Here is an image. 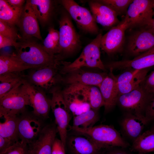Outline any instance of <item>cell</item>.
<instances>
[{
  "label": "cell",
  "mask_w": 154,
  "mask_h": 154,
  "mask_svg": "<svg viewBox=\"0 0 154 154\" xmlns=\"http://www.w3.org/2000/svg\"><path fill=\"white\" fill-rule=\"evenodd\" d=\"M148 70V68L129 70L116 77L119 95L129 92L140 85L147 76Z\"/></svg>",
  "instance_id": "obj_22"
},
{
  "label": "cell",
  "mask_w": 154,
  "mask_h": 154,
  "mask_svg": "<svg viewBox=\"0 0 154 154\" xmlns=\"http://www.w3.org/2000/svg\"><path fill=\"white\" fill-rule=\"evenodd\" d=\"M12 7L17 8H23L25 3L24 0H5Z\"/></svg>",
  "instance_id": "obj_43"
},
{
  "label": "cell",
  "mask_w": 154,
  "mask_h": 154,
  "mask_svg": "<svg viewBox=\"0 0 154 154\" xmlns=\"http://www.w3.org/2000/svg\"><path fill=\"white\" fill-rule=\"evenodd\" d=\"M62 92L65 102L73 117L92 109L85 94L75 85H68Z\"/></svg>",
  "instance_id": "obj_16"
},
{
  "label": "cell",
  "mask_w": 154,
  "mask_h": 154,
  "mask_svg": "<svg viewBox=\"0 0 154 154\" xmlns=\"http://www.w3.org/2000/svg\"><path fill=\"white\" fill-rule=\"evenodd\" d=\"M24 39L35 37L42 40L38 20L28 3L24 6L20 19L17 25Z\"/></svg>",
  "instance_id": "obj_19"
},
{
  "label": "cell",
  "mask_w": 154,
  "mask_h": 154,
  "mask_svg": "<svg viewBox=\"0 0 154 154\" xmlns=\"http://www.w3.org/2000/svg\"><path fill=\"white\" fill-rule=\"evenodd\" d=\"M0 34L17 42L21 37L17 33L15 26L0 20Z\"/></svg>",
  "instance_id": "obj_35"
},
{
  "label": "cell",
  "mask_w": 154,
  "mask_h": 154,
  "mask_svg": "<svg viewBox=\"0 0 154 154\" xmlns=\"http://www.w3.org/2000/svg\"><path fill=\"white\" fill-rule=\"evenodd\" d=\"M62 81L68 85L79 84L98 86L107 76L106 73L93 72L77 69L66 74Z\"/></svg>",
  "instance_id": "obj_20"
},
{
  "label": "cell",
  "mask_w": 154,
  "mask_h": 154,
  "mask_svg": "<svg viewBox=\"0 0 154 154\" xmlns=\"http://www.w3.org/2000/svg\"><path fill=\"white\" fill-rule=\"evenodd\" d=\"M59 65L46 66L32 70L27 76L28 81L42 90L51 89L62 78L57 72Z\"/></svg>",
  "instance_id": "obj_14"
},
{
  "label": "cell",
  "mask_w": 154,
  "mask_h": 154,
  "mask_svg": "<svg viewBox=\"0 0 154 154\" xmlns=\"http://www.w3.org/2000/svg\"><path fill=\"white\" fill-rule=\"evenodd\" d=\"M50 92L52 95L51 108L54 117L58 132L60 139L66 146L68 127L73 116L60 88L53 87L50 90Z\"/></svg>",
  "instance_id": "obj_5"
},
{
  "label": "cell",
  "mask_w": 154,
  "mask_h": 154,
  "mask_svg": "<svg viewBox=\"0 0 154 154\" xmlns=\"http://www.w3.org/2000/svg\"><path fill=\"white\" fill-rule=\"evenodd\" d=\"M152 133H154V125L153 127L151 128L150 130H149Z\"/></svg>",
  "instance_id": "obj_45"
},
{
  "label": "cell",
  "mask_w": 154,
  "mask_h": 154,
  "mask_svg": "<svg viewBox=\"0 0 154 154\" xmlns=\"http://www.w3.org/2000/svg\"><path fill=\"white\" fill-rule=\"evenodd\" d=\"M31 69L25 66L15 58L12 54H5L0 56V75L11 73H20Z\"/></svg>",
  "instance_id": "obj_27"
},
{
  "label": "cell",
  "mask_w": 154,
  "mask_h": 154,
  "mask_svg": "<svg viewBox=\"0 0 154 154\" xmlns=\"http://www.w3.org/2000/svg\"><path fill=\"white\" fill-rule=\"evenodd\" d=\"M22 86L28 97L30 106L33 109V114L43 120L47 119L51 108V100L46 97L42 89L25 79Z\"/></svg>",
  "instance_id": "obj_10"
},
{
  "label": "cell",
  "mask_w": 154,
  "mask_h": 154,
  "mask_svg": "<svg viewBox=\"0 0 154 154\" xmlns=\"http://www.w3.org/2000/svg\"><path fill=\"white\" fill-rule=\"evenodd\" d=\"M154 65V53L149 50L136 56L132 60L112 62L105 65L112 71L115 70H141Z\"/></svg>",
  "instance_id": "obj_18"
},
{
  "label": "cell",
  "mask_w": 154,
  "mask_h": 154,
  "mask_svg": "<svg viewBox=\"0 0 154 154\" xmlns=\"http://www.w3.org/2000/svg\"><path fill=\"white\" fill-rule=\"evenodd\" d=\"M141 84L148 92L154 93V70L146 76Z\"/></svg>",
  "instance_id": "obj_37"
},
{
  "label": "cell",
  "mask_w": 154,
  "mask_h": 154,
  "mask_svg": "<svg viewBox=\"0 0 154 154\" xmlns=\"http://www.w3.org/2000/svg\"><path fill=\"white\" fill-rule=\"evenodd\" d=\"M151 52L154 53V48L149 50Z\"/></svg>",
  "instance_id": "obj_46"
},
{
  "label": "cell",
  "mask_w": 154,
  "mask_h": 154,
  "mask_svg": "<svg viewBox=\"0 0 154 154\" xmlns=\"http://www.w3.org/2000/svg\"><path fill=\"white\" fill-rule=\"evenodd\" d=\"M111 72L110 75H107L98 87L104 102L106 113L110 112L117 104L119 95L116 77Z\"/></svg>",
  "instance_id": "obj_24"
},
{
  "label": "cell",
  "mask_w": 154,
  "mask_h": 154,
  "mask_svg": "<svg viewBox=\"0 0 154 154\" xmlns=\"http://www.w3.org/2000/svg\"><path fill=\"white\" fill-rule=\"evenodd\" d=\"M74 85L85 94L92 109L98 110L104 106V100L98 87L94 86Z\"/></svg>",
  "instance_id": "obj_31"
},
{
  "label": "cell",
  "mask_w": 154,
  "mask_h": 154,
  "mask_svg": "<svg viewBox=\"0 0 154 154\" xmlns=\"http://www.w3.org/2000/svg\"><path fill=\"white\" fill-rule=\"evenodd\" d=\"M137 154H145V153H138Z\"/></svg>",
  "instance_id": "obj_48"
},
{
  "label": "cell",
  "mask_w": 154,
  "mask_h": 154,
  "mask_svg": "<svg viewBox=\"0 0 154 154\" xmlns=\"http://www.w3.org/2000/svg\"><path fill=\"white\" fill-rule=\"evenodd\" d=\"M66 146L60 139L56 138L52 149V154H66Z\"/></svg>",
  "instance_id": "obj_38"
},
{
  "label": "cell",
  "mask_w": 154,
  "mask_h": 154,
  "mask_svg": "<svg viewBox=\"0 0 154 154\" xmlns=\"http://www.w3.org/2000/svg\"><path fill=\"white\" fill-rule=\"evenodd\" d=\"M3 121L0 122V136L15 142L19 140L18 133V115H6L0 116Z\"/></svg>",
  "instance_id": "obj_26"
},
{
  "label": "cell",
  "mask_w": 154,
  "mask_h": 154,
  "mask_svg": "<svg viewBox=\"0 0 154 154\" xmlns=\"http://www.w3.org/2000/svg\"><path fill=\"white\" fill-rule=\"evenodd\" d=\"M153 98L148 105L145 112V117L147 123L154 119V93Z\"/></svg>",
  "instance_id": "obj_39"
},
{
  "label": "cell",
  "mask_w": 154,
  "mask_h": 154,
  "mask_svg": "<svg viewBox=\"0 0 154 154\" xmlns=\"http://www.w3.org/2000/svg\"><path fill=\"white\" fill-rule=\"evenodd\" d=\"M66 147L70 154H98L104 149L87 137L77 133L68 135Z\"/></svg>",
  "instance_id": "obj_17"
},
{
  "label": "cell",
  "mask_w": 154,
  "mask_h": 154,
  "mask_svg": "<svg viewBox=\"0 0 154 154\" xmlns=\"http://www.w3.org/2000/svg\"><path fill=\"white\" fill-rule=\"evenodd\" d=\"M24 7H13L5 0H0V20L15 26L17 25Z\"/></svg>",
  "instance_id": "obj_29"
},
{
  "label": "cell",
  "mask_w": 154,
  "mask_h": 154,
  "mask_svg": "<svg viewBox=\"0 0 154 154\" xmlns=\"http://www.w3.org/2000/svg\"><path fill=\"white\" fill-rule=\"evenodd\" d=\"M61 3L70 17L83 31L97 34L99 28L90 11L73 0H62Z\"/></svg>",
  "instance_id": "obj_8"
},
{
  "label": "cell",
  "mask_w": 154,
  "mask_h": 154,
  "mask_svg": "<svg viewBox=\"0 0 154 154\" xmlns=\"http://www.w3.org/2000/svg\"><path fill=\"white\" fill-rule=\"evenodd\" d=\"M58 132L55 123L44 125L37 139L28 145L29 154H52V145Z\"/></svg>",
  "instance_id": "obj_15"
},
{
  "label": "cell",
  "mask_w": 154,
  "mask_h": 154,
  "mask_svg": "<svg viewBox=\"0 0 154 154\" xmlns=\"http://www.w3.org/2000/svg\"><path fill=\"white\" fill-rule=\"evenodd\" d=\"M20 73H11L0 75V99L17 86L23 80Z\"/></svg>",
  "instance_id": "obj_28"
},
{
  "label": "cell",
  "mask_w": 154,
  "mask_h": 154,
  "mask_svg": "<svg viewBox=\"0 0 154 154\" xmlns=\"http://www.w3.org/2000/svg\"><path fill=\"white\" fill-rule=\"evenodd\" d=\"M18 133L19 139L27 145L35 140L43 125L42 119L32 112L26 110L18 115Z\"/></svg>",
  "instance_id": "obj_11"
},
{
  "label": "cell",
  "mask_w": 154,
  "mask_h": 154,
  "mask_svg": "<svg viewBox=\"0 0 154 154\" xmlns=\"http://www.w3.org/2000/svg\"><path fill=\"white\" fill-rule=\"evenodd\" d=\"M102 35L96 37L83 49L79 56L72 62L61 61L62 66L60 72L66 74L75 70L84 67L97 68L105 70L106 68L101 59L100 41Z\"/></svg>",
  "instance_id": "obj_3"
},
{
  "label": "cell",
  "mask_w": 154,
  "mask_h": 154,
  "mask_svg": "<svg viewBox=\"0 0 154 154\" xmlns=\"http://www.w3.org/2000/svg\"><path fill=\"white\" fill-rule=\"evenodd\" d=\"M0 154H29L28 145L19 141Z\"/></svg>",
  "instance_id": "obj_36"
},
{
  "label": "cell",
  "mask_w": 154,
  "mask_h": 154,
  "mask_svg": "<svg viewBox=\"0 0 154 154\" xmlns=\"http://www.w3.org/2000/svg\"><path fill=\"white\" fill-rule=\"evenodd\" d=\"M153 12L152 0H133L124 18L129 28H141L149 25L153 18Z\"/></svg>",
  "instance_id": "obj_7"
},
{
  "label": "cell",
  "mask_w": 154,
  "mask_h": 154,
  "mask_svg": "<svg viewBox=\"0 0 154 154\" xmlns=\"http://www.w3.org/2000/svg\"><path fill=\"white\" fill-rule=\"evenodd\" d=\"M88 3L96 23L104 27H112L120 22L117 13L109 6L98 0L90 1Z\"/></svg>",
  "instance_id": "obj_21"
},
{
  "label": "cell",
  "mask_w": 154,
  "mask_h": 154,
  "mask_svg": "<svg viewBox=\"0 0 154 154\" xmlns=\"http://www.w3.org/2000/svg\"><path fill=\"white\" fill-rule=\"evenodd\" d=\"M41 25L48 23L54 9V1L50 0H28L26 1Z\"/></svg>",
  "instance_id": "obj_25"
},
{
  "label": "cell",
  "mask_w": 154,
  "mask_h": 154,
  "mask_svg": "<svg viewBox=\"0 0 154 154\" xmlns=\"http://www.w3.org/2000/svg\"><path fill=\"white\" fill-rule=\"evenodd\" d=\"M48 33L42 44L43 49L50 55L57 58L60 53L59 31L53 27L48 29Z\"/></svg>",
  "instance_id": "obj_33"
},
{
  "label": "cell",
  "mask_w": 154,
  "mask_h": 154,
  "mask_svg": "<svg viewBox=\"0 0 154 154\" xmlns=\"http://www.w3.org/2000/svg\"><path fill=\"white\" fill-rule=\"evenodd\" d=\"M154 48V31L148 26L140 28L129 37L127 50L135 57Z\"/></svg>",
  "instance_id": "obj_13"
},
{
  "label": "cell",
  "mask_w": 154,
  "mask_h": 154,
  "mask_svg": "<svg viewBox=\"0 0 154 154\" xmlns=\"http://www.w3.org/2000/svg\"><path fill=\"white\" fill-rule=\"evenodd\" d=\"M68 13H64L59 20L60 53L57 57L61 60L63 56L73 54L79 49L81 43Z\"/></svg>",
  "instance_id": "obj_6"
},
{
  "label": "cell",
  "mask_w": 154,
  "mask_h": 154,
  "mask_svg": "<svg viewBox=\"0 0 154 154\" xmlns=\"http://www.w3.org/2000/svg\"><path fill=\"white\" fill-rule=\"evenodd\" d=\"M16 142L0 136V153L11 146Z\"/></svg>",
  "instance_id": "obj_42"
},
{
  "label": "cell",
  "mask_w": 154,
  "mask_h": 154,
  "mask_svg": "<svg viewBox=\"0 0 154 154\" xmlns=\"http://www.w3.org/2000/svg\"><path fill=\"white\" fill-rule=\"evenodd\" d=\"M15 51L12 54L26 66L35 69L46 66L59 65L56 56L51 55L40 44L33 38H21L15 47Z\"/></svg>",
  "instance_id": "obj_1"
},
{
  "label": "cell",
  "mask_w": 154,
  "mask_h": 154,
  "mask_svg": "<svg viewBox=\"0 0 154 154\" xmlns=\"http://www.w3.org/2000/svg\"><path fill=\"white\" fill-rule=\"evenodd\" d=\"M148 27H149L154 31V11L153 12V19Z\"/></svg>",
  "instance_id": "obj_44"
},
{
  "label": "cell",
  "mask_w": 154,
  "mask_h": 154,
  "mask_svg": "<svg viewBox=\"0 0 154 154\" xmlns=\"http://www.w3.org/2000/svg\"><path fill=\"white\" fill-rule=\"evenodd\" d=\"M119 123L124 135L133 142L142 134L147 124L145 118L128 112L124 113Z\"/></svg>",
  "instance_id": "obj_23"
},
{
  "label": "cell",
  "mask_w": 154,
  "mask_h": 154,
  "mask_svg": "<svg viewBox=\"0 0 154 154\" xmlns=\"http://www.w3.org/2000/svg\"><path fill=\"white\" fill-rule=\"evenodd\" d=\"M72 129L76 133L87 137L104 148L110 147L125 148L129 146L120 133L111 125L100 124L86 129L76 128Z\"/></svg>",
  "instance_id": "obj_2"
},
{
  "label": "cell",
  "mask_w": 154,
  "mask_h": 154,
  "mask_svg": "<svg viewBox=\"0 0 154 154\" xmlns=\"http://www.w3.org/2000/svg\"><path fill=\"white\" fill-rule=\"evenodd\" d=\"M128 28V23L124 18L121 22L102 35L101 49L108 55L121 51L124 43L125 31Z\"/></svg>",
  "instance_id": "obj_12"
},
{
  "label": "cell",
  "mask_w": 154,
  "mask_h": 154,
  "mask_svg": "<svg viewBox=\"0 0 154 154\" xmlns=\"http://www.w3.org/2000/svg\"><path fill=\"white\" fill-rule=\"evenodd\" d=\"M118 147H110L102 149L98 154H129L124 150Z\"/></svg>",
  "instance_id": "obj_40"
},
{
  "label": "cell",
  "mask_w": 154,
  "mask_h": 154,
  "mask_svg": "<svg viewBox=\"0 0 154 154\" xmlns=\"http://www.w3.org/2000/svg\"><path fill=\"white\" fill-rule=\"evenodd\" d=\"M152 5L153 9L154 11V0H152Z\"/></svg>",
  "instance_id": "obj_47"
},
{
  "label": "cell",
  "mask_w": 154,
  "mask_h": 154,
  "mask_svg": "<svg viewBox=\"0 0 154 154\" xmlns=\"http://www.w3.org/2000/svg\"><path fill=\"white\" fill-rule=\"evenodd\" d=\"M17 42L0 34V49L9 46H14L15 48L17 46Z\"/></svg>",
  "instance_id": "obj_41"
},
{
  "label": "cell",
  "mask_w": 154,
  "mask_h": 154,
  "mask_svg": "<svg viewBox=\"0 0 154 154\" xmlns=\"http://www.w3.org/2000/svg\"><path fill=\"white\" fill-rule=\"evenodd\" d=\"M22 84L0 99V116L19 115L26 110V106L30 105Z\"/></svg>",
  "instance_id": "obj_9"
},
{
  "label": "cell",
  "mask_w": 154,
  "mask_h": 154,
  "mask_svg": "<svg viewBox=\"0 0 154 154\" xmlns=\"http://www.w3.org/2000/svg\"><path fill=\"white\" fill-rule=\"evenodd\" d=\"M99 118L98 110L91 109L84 113L73 117L72 128H89L94 126Z\"/></svg>",
  "instance_id": "obj_32"
},
{
  "label": "cell",
  "mask_w": 154,
  "mask_h": 154,
  "mask_svg": "<svg viewBox=\"0 0 154 154\" xmlns=\"http://www.w3.org/2000/svg\"><path fill=\"white\" fill-rule=\"evenodd\" d=\"M153 96L154 94L147 92L141 84L130 92L119 95L117 104L125 112L145 118L146 109Z\"/></svg>",
  "instance_id": "obj_4"
},
{
  "label": "cell",
  "mask_w": 154,
  "mask_h": 154,
  "mask_svg": "<svg viewBox=\"0 0 154 154\" xmlns=\"http://www.w3.org/2000/svg\"><path fill=\"white\" fill-rule=\"evenodd\" d=\"M130 150L145 154L154 151V133L150 130L143 133L133 142Z\"/></svg>",
  "instance_id": "obj_30"
},
{
  "label": "cell",
  "mask_w": 154,
  "mask_h": 154,
  "mask_svg": "<svg viewBox=\"0 0 154 154\" xmlns=\"http://www.w3.org/2000/svg\"><path fill=\"white\" fill-rule=\"evenodd\" d=\"M99 2L112 9L118 15L126 14L133 0H100Z\"/></svg>",
  "instance_id": "obj_34"
}]
</instances>
